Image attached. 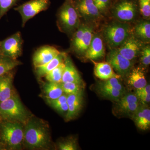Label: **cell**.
I'll use <instances>...</instances> for the list:
<instances>
[{
    "label": "cell",
    "mask_w": 150,
    "mask_h": 150,
    "mask_svg": "<svg viewBox=\"0 0 150 150\" xmlns=\"http://www.w3.org/2000/svg\"><path fill=\"white\" fill-rule=\"evenodd\" d=\"M140 105L139 102L132 103L122 105V106H118L117 108L121 113H123L129 115L131 117H133L135 112L139 108Z\"/></svg>",
    "instance_id": "cell-28"
},
{
    "label": "cell",
    "mask_w": 150,
    "mask_h": 150,
    "mask_svg": "<svg viewBox=\"0 0 150 150\" xmlns=\"http://www.w3.org/2000/svg\"><path fill=\"white\" fill-rule=\"evenodd\" d=\"M103 35L106 42L110 47H118L130 36L129 27L124 23H112L105 28Z\"/></svg>",
    "instance_id": "cell-6"
},
{
    "label": "cell",
    "mask_w": 150,
    "mask_h": 150,
    "mask_svg": "<svg viewBox=\"0 0 150 150\" xmlns=\"http://www.w3.org/2000/svg\"><path fill=\"white\" fill-rule=\"evenodd\" d=\"M98 92L102 96L105 98L117 101L125 93L115 88L103 85L100 83L98 86Z\"/></svg>",
    "instance_id": "cell-24"
},
{
    "label": "cell",
    "mask_w": 150,
    "mask_h": 150,
    "mask_svg": "<svg viewBox=\"0 0 150 150\" xmlns=\"http://www.w3.org/2000/svg\"><path fill=\"white\" fill-rule=\"evenodd\" d=\"M0 116L7 121L25 124L28 114L24 106L17 96L13 94L8 99L0 103Z\"/></svg>",
    "instance_id": "cell-3"
},
{
    "label": "cell",
    "mask_w": 150,
    "mask_h": 150,
    "mask_svg": "<svg viewBox=\"0 0 150 150\" xmlns=\"http://www.w3.org/2000/svg\"><path fill=\"white\" fill-rule=\"evenodd\" d=\"M106 60L116 74L121 77L129 74L132 70V62L123 57L117 49H113L110 51L108 54Z\"/></svg>",
    "instance_id": "cell-8"
},
{
    "label": "cell",
    "mask_w": 150,
    "mask_h": 150,
    "mask_svg": "<svg viewBox=\"0 0 150 150\" xmlns=\"http://www.w3.org/2000/svg\"><path fill=\"white\" fill-rule=\"evenodd\" d=\"M20 0H0V20Z\"/></svg>",
    "instance_id": "cell-29"
},
{
    "label": "cell",
    "mask_w": 150,
    "mask_h": 150,
    "mask_svg": "<svg viewBox=\"0 0 150 150\" xmlns=\"http://www.w3.org/2000/svg\"><path fill=\"white\" fill-rule=\"evenodd\" d=\"M67 95L66 93L63 94L61 96L58 98L54 100H47V102L48 104L53 108L64 104L67 102Z\"/></svg>",
    "instance_id": "cell-36"
},
{
    "label": "cell",
    "mask_w": 150,
    "mask_h": 150,
    "mask_svg": "<svg viewBox=\"0 0 150 150\" xmlns=\"http://www.w3.org/2000/svg\"><path fill=\"white\" fill-rule=\"evenodd\" d=\"M83 100V91L78 93L67 95L68 110L66 114V121H71L78 116L82 108Z\"/></svg>",
    "instance_id": "cell-13"
},
{
    "label": "cell",
    "mask_w": 150,
    "mask_h": 150,
    "mask_svg": "<svg viewBox=\"0 0 150 150\" xmlns=\"http://www.w3.org/2000/svg\"><path fill=\"white\" fill-rule=\"evenodd\" d=\"M94 65V73L97 77L102 80H106L112 78L119 79L120 75L115 73L111 65L108 62H96L91 60Z\"/></svg>",
    "instance_id": "cell-17"
},
{
    "label": "cell",
    "mask_w": 150,
    "mask_h": 150,
    "mask_svg": "<svg viewBox=\"0 0 150 150\" xmlns=\"http://www.w3.org/2000/svg\"><path fill=\"white\" fill-rule=\"evenodd\" d=\"M93 1L101 13L106 11L110 2V0H93Z\"/></svg>",
    "instance_id": "cell-35"
},
{
    "label": "cell",
    "mask_w": 150,
    "mask_h": 150,
    "mask_svg": "<svg viewBox=\"0 0 150 150\" xmlns=\"http://www.w3.org/2000/svg\"><path fill=\"white\" fill-rule=\"evenodd\" d=\"M24 130L22 123L7 121L1 126V139L6 146L12 149L21 147L24 142Z\"/></svg>",
    "instance_id": "cell-4"
},
{
    "label": "cell",
    "mask_w": 150,
    "mask_h": 150,
    "mask_svg": "<svg viewBox=\"0 0 150 150\" xmlns=\"http://www.w3.org/2000/svg\"><path fill=\"white\" fill-rule=\"evenodd\" d=\"M71 1H74V0H71Z\"/></svg>",
    "instance_id": "cell-42"
},
{
    "label": "cell",
    "mask_w": 150,
    "mask_h": 150,
    "mask_svg": "<svg viewBox=\"0 0 150 150\" xmlns=\"http://www.w3.org/2000/svg\"><path fill=\"white\" fill-rule=\"evenodd\" d=\"M23 43L21 32L16 33L0 41L2 54L12 59H17L22 54Z\"/></svg>",
    "instance_id": "cell-7"
},
{
    "label": "cell",
    "mask_w": 150,
    "mask_h": 150,
    "mask_svg": "<svg viewBox=\"0 0 150 150\" xmlns=\"http://www.w3.org/2000/svg\"><path fill=\"white\" fill-rule=\"evenodd\" d=\"M64 70L62 77V82H72L83 84L81 77L73 64L69 56L67 55L64 60Z\"/></svg>",
    "instance_id": "cell-16"
},
{
    "label": "cell",
    "mask_w": 150,
    "mask_h": 150,
    "mask_svg": "<svg viewBox=\"0 0 150 150\" xmlns=\"http://www.w3.org/2000/svg\"><path fill=\"white\" fill-rule=\"evenodd\" d=\"M84 54L86 58L90 60H97L104 56L103 41L99 35H93L90 45Z\"/></svg>",
    "instance_id": "cell-15"
},
{
    "label": "cell",
    "mask_w": 150,
    "mask_h": 150,
    "mask_svg": "<svg viewBox=\"0 0 150 150\" xmlns=\"http://www.w3.org/2000/svg\"><path fill=\"white\" fill-rule=\"evenodd\" d=\"M21 63L17 59H13L0 54V76L14 69Z\"/></svg>",
    "instance_id": "cell-23"
},
{
    "label": "cell",
    "mask_w": 150,
    "mask_h": 150,
    "mask_svg": "<svg viewBox=\"0 0 150 150\" xmlns=\"http://www.w3.org/2000/svg\"><path fill=\"white\" fill-rule=\"evenodd\" d=\"M61 150H76L77 149V143L74 139H67L60 142L58 145Z\"/></svg>",
    "instance_id": "cell-32"
},
{
    "label": "cell",
    "mask_w": 150,
    "mask_h": 150,
    "mask_svg": "<svg viewBox=\"0 0 150 150\" xmlns=\"http://www.w3.org/2000/svg\"><path fill=\"white\" fill-rule=\"evenodd\" d=\"M61 84L63 92L67 95L78 93L83 91L84 88L83 84L76 83L72 82L61 83Z\"/></svg>",
    "instance_id": "cell-27"
},
{
    "label": "cell",
    "mask_w": 150,
    "mask_h": 150,
    "mask_svg": "<svg viewBox=\"0 0 150 150\" xmlns=\"http://www.w3.org/2000/svg\"><path fill=\"white\" fill-rule=\"evenodd\" d=\"M24 142L27 147L33 149L48 148L51 137L48 126L37 118H30L25 123Z\"/></svg>",
    "instance_id": "cell-1"
},
{
    "label": "cell",
    "mask_w": 150,
    "mask_h": 150,
    "mask_svg": "<svg viewBox=\"0 0 150 150\" xmlns=\"http://www.w3.org/2000/svg\"><path fill=\"white\" fill-rule=\"evenodd\" d=\"M0 54H2L1 50V46H0Z\"/></svg>",
    "instance_id": "cell-40"
},
{
    "label": "cell",
    "mask_w": 150,
    "mask_h": 150,
    "mask_svg": "<svg viewBox=\"0 0 150 150\" xmlns=\"http://www.w3.org/2000/svg\"><path fill=\"white\" fill-rule=\"evenodd\" d=\"M150 93V86L149 84L146 85L142 88L136 89V95L141 94Z\"/></svg>",
    "instance_id": "cell-39"
},
{
    "label": "cell",
    "mask_w": 150,
    "mask_h": 150,
    "mask_svg": "<svg viewBox=\"0 0 150 150\" xmlns=\"http://www.w3.org/2000/svg\"><path fill=\"white\" fill-rule=\"evenodd\" d=\"M100 84L107 86L110 87L115 89L118 90L123 93H126V90L123 85L120 82L119 79L116 78H112L109 79L104 80V81L100 83Z\"/></svg>",
    "instance_id": "cell-30"
},
{
    "label": "cell",
    "mask_w": 150,
    "mask_h": 150,
    "mask_svg": "<svg viewBox=\"0 0 150 150\" xmlns=\"http://www.w3.org/2000/svg\"><path fill=\"white\" fill-rule=\"evenodd\" d=\"M12 71L0 76V103L8 99L13 95V74Z\"/></svg>",
    "instance_id": "cell-18"
},
{
    "label": "cell",
    "mask_w": 150,
    "mask_h": 150,
    "mask_svg": "<svg viewBox=\"0 0 150 150\" xmlns=\"http://www.w3.org/2000/svg\"><path fill=\"white\" fill-rule=\"evenodd\" d=\"M136 35L142 40H150V23L149 21H144L138 23L135 28Z\"/></svg>",
    "instance_id": "cell-26"
},
{
    "label": "cell",
    "mask_w": 150,
    "mask_h": 150,
    "mask_svg": "<svg viewBox=\"0 0 150 150\" xmlns=\"http://www.w3.org/2000/svg\"><path fill=\"white\" fill-rule=\"evenodd\" d=\"M57 24L62 32L72 35L80 25V16L73 1L66 0L58 11Z\"/></svg>",
    "instance_id": "cell-2"
},
{
    "label": "cell",
    "mask_w": 150,
    "mask_h": 150,
    "mask_svg": "<svg viewBox=\"0 0 150 150\" xmlns=\"http://www.w3.org/2000/svg\"><path fill=\"white\" fill-rule=\"evenodd\" d=\"M67 55V54L64 52H60L59 55L45 64L34 67L35 74L39 77L45 76L60 64L64 62Z\"/></svg>",
    "instance_id": "cell-19"
},
{
    "label": "cell",
    "mask_w": 150,
    "mask_h": 150,
    "mask_svg": "<svg viewBox=\"0 0 150 150\" xmlns=\"http://www.w3.org/2000/svg\"><path fill=\"white\" fill-rule=\"evenodd\" d=\"M65 67L64 62H62L46 75L45 77L46 79L50 82L62 83Z\"/></svg>",
    "instance_id": "cell-25"
},
{
    "label": "cell",
    "mask_w": 150,
    "mask_h": 150,
    "mask_svg": "<svg viewBox=\"0 0 150 150\" xmlns=\"http://www.w3.org/2000/svg\"><path fill=\"white\" fill-rule=\"evenodd\" d=\"M51 5L50 0H30L14 8L22 18V27H24L26 23L38 14L46 11Z\"/></svg>",
    "instance_id": "cell-5"
},
{
    "label": "cell",
    "mask_w": 150,
    "mask_h": 150,
    "mask_svg": "<svg viewBox=\"0 0 150 150\" xmlns=\"http://www.w3.org/2000/svg\"><path fill=\"white\" fill-rule=\"evenodd\" d=\"M137 12V6L130 1H124L117 4L113 13L116 18L122 22H130L134 19Z\"/></svg>",
    "instance_id": "cell-11"
},
{
    "label": "cell",
    "mask_w": 150,
    "mask_h": 150,
    "mask_svg": "<svg viewBox=\"0 0 150 150\" xmlns=\"http://www.w3.org/2000/svg\"><path fill=\"white\" fill-rule=\"evenodd\" d=\"M80 17L90 21L98 20L101 13L93 3V0L72 1Z\"/></svg>",
    "instance_id": "cell-9"
},
{
    "label": "cell",
    "mask_w": 150,
    "mask_h": 150,
    "mask_svg": "<svg viewBox=\"0 0 150 150\" xmlns=\"http://www.w3.org/2000/svg\"><path fill=\"white\" fill-rule=\"evenodd\" d=\"M128 83L129 85L136 89L146 86V80L142 68L138 67L131 70L129 74Z\"/></svg>",
    "instance_id": "cell-20"
},
{
    "label": "cell",
    "mask_w": 150,
    "mask_h": 150,
    "mask_svg": "<svg viewBox=\"0 0 150 150\" xmlns=\"http://www.w3.org/2000/svg\"><path fill=\"white\" fill-rule=\"evenodd\" d=\"M141 14L146 18L150 16V0H139Z\"/></svg>",
    "instance_id": "cell-33"
},
{
    "label": "cell",
    "mask_w": 150,
    "mask_h": 150,
    "mask_svg": "<svg viewBox=\"0 0 150 150\" xmlns=\"http://www.w3.org/2000/svg\"><path fill=\"white\" fill-rule=\"evenodd\" d=\"M136 126L141 130L149 129L150 109L147 105L140 104L139 108L132 117Z\"/></svg>",
    "instance_id": "cell-14"
},
{
    "label": "cell",
    "mask_w": 150,
    "mask_h": 150,
    "mask_svg": "<svg viewBox=\"0 0 150 150\" xmlns=\"http://www.w3.org/2000/svg\"><path fill=\"white\" fill-rule=\"evenodd\" d=\"M140 58L141 63L145 66H148L150 64V47L147 46L143 48L141 51Z\"/></svg>",
    "instance_id": "cell-34"
},
{
    "label": "cell",
    "mask_w": 150,
    "mask_h": 150,
    "mask_svg": "<svg viewBox=\"0 0 150 150\" xmlns=\"http://www.w3.org/2000/svg\"><path fill=\"white\" fill-rule=\"evenodd\" d=\"M53 108H54L57 111H58V112H62V113L67 112V113L68 110V103L67 102L66 103H64V104L55 106V107Z\"/></svg>",
    "instance_id": "cell-38"
},
{
    "label": "cell",
    "mask_w": 150,
    "mask_h": 150,
    "mask_svg": "<svg viewBox=\"0 0 150 150\" xmlns=\"http://www.w3.org/2000/svg\"><path fill=\"white\" fill-rule=\"evenodd\" d=\"M137 96L142 104H147L150 102V93L141 94Z\"/></svg>",
    "instance_id": "cell-37"
},
{
    "label": "cell",
    "mask_w": 150,
    "mask_h": 150,
    "mask_svg": "<svg viewBox=\"0 0 150 150\" xmlns=\"http://www.w3.org/2000/svg\"><path fill=\"white\" fill-rule=\"evenodd\" d=\"M93 35L91 28L85 25L84 30L80 41L76 47L73 49V51L78 54H84L90 45Z\"/></svg>",
    "instance_id": "cell-21"
},
{
    "label": "cell",
    "mask_w": 150,
    "mask_h": 150,
    "mask_svg": "<svg viewBox=\"0 0 150 150\" xmlns=\"http://www.w3.org/2000/svg\"><path fill=\"white\" fill-rule=\"evenodd\" d=\"M139 98L136 94L134 93H125L117 102V106H122L132 103L139 102Z\"/></svg>",
    "instance_id": "cell-31"
},
{
    "label": "cell",
    "mask_w": 150,
    "mask_h": 150,
    "mask_svg": "<svg viewBox=\"0 0 150 150\" xmlns=\"http://www.w3.org/2000/svg\"><path fill=\"white\" fill-rule=\"evenodd\" d=\"M2 148L1 147V146H0V150H1Z\"/></svg>",
    "instance_id": "cell-41"
},
{
    "label": "cell",
    "mask_w": 150,
    "mask_h": 150,
    "mask_svg": "<svg viewBox=\"0 0 150 150\" xmlns=\"http://www.w3.org/2000/svg\"><path fill=\"white\" fill-rule=\"evenodd\" d=\"M54 46H44L38 48L33 56V63L34 67L45 64L54 59L60 53Z\"/></svg>",
    "instance_id": "cell-12"
},
{
    "label": "cell",
    "mask_w": 150,
    "mask_h": 150,
    "mask_svg": "<svg viewBox=\"0 0 150 150\" xmlns=\"http://www.w3.org/2000/svg\"><path fill=\"white\" fill-rule=\"evenodd\" d=\"M117 50L123 57L132 62L141 53L142 43L134 36L130 35Z\"/></svg>",
    "instance_id": "cell-10"
},
{
    "label": "cell",
    "mask_w": 150,
    "mask_h": 150,
    "mask_svg": "<svg viewBox=\"0 0 150 150\" xmlns=\"http://www.w3.org/2000/svg\"><path fill=\"white\" fill-rule=\"evenodd\" d=\"M43 88L44 96L47 99H56L64 93L61 83L48 82L44 85Z\"/></svg>",
    "instance_id": "cell-22"
}]
</instances>
